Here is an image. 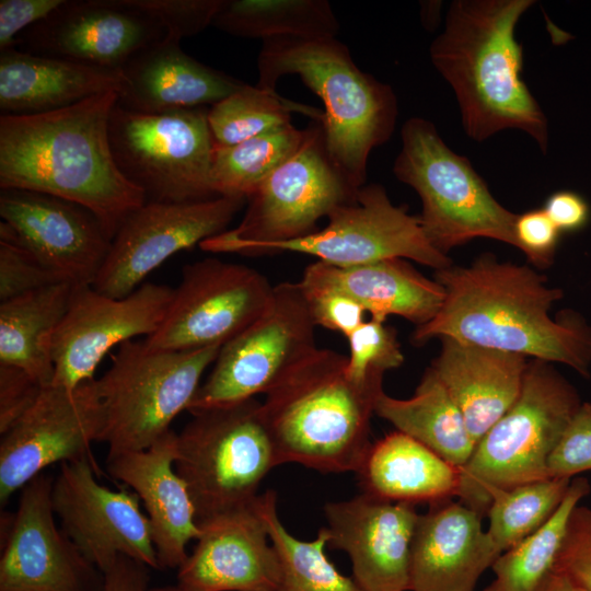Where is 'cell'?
<instances>
[{
    "mask_svg": "<svg viewBox=\"0 0 591 591\" xmlns=\"http://www.w3.org/2000/svg\"><path fill=\"white\" fill-rule=\"evenodd\" d=\"M572 479L545 478L494 496L486 533L499 556L545 524L561 503Z\"/></svg>",
    "mask_w": 591,
    "mask_h": 591,
    "instance_id": "cell-38",
    "label": "cell"
},
{
    "mask_svg": "<svg viewBox=\"0 0 591 591\" xmlns=\"http://www.w3.org/2000/svg\"><path fill=\"white\" fill-rule=\"evenodd\" d=\"M591 471V403L582 402L547 462L549 478L572 479Z\"/></svg>",
    "mask_w": 591,
    "mask_h": 591,
    "instance_id": "cell-42",
    "label": "cell"
},
{
    "mask_svg": "<svg viewBox=\"0 0 591 591\" xmlns=\"http://www.w3.org/2000/svg\"><path fill=\"white\" fill-rule=\"evenodd\" d=\"M177 433L172 429L149 448L108 452L107 472L139 497L150 521L160 569H178L200 528L187 485L174 467Z\"/></svg>",
    "mask_w": 591,
    "mask_h": 591,
    "instance_id": "cell-24",
    "label": "cell"
},
{
    "mask_svg": "<svg viewBox=\"0 0 591 591\" xmlns=\"http://www.w3.org/2000/svg\"><path fill=\"white\" fill-rule=\"evenodd\" d=\"M76 286L55 283L0 302V363L18 367L40 385H50L51 340Z\"/></svg>",
    "mask_w": 591,
    "mask_h": 591,
    "instance_id": "cell-31",
    "label": "cell"
},
{
    "mask_svg": "<svg viewBox=\"0 0 591 591\" xmlns=\"http://www.w3.org/2000/svg\"><path fill=\"white\" fill-rule=\"evenodd\" d=\"M212 26L233 36L336 37L339 22L327 0H222Z\"/></svg>",
    "mask_w": 591,
    "mask_h": 591,
    "instance_id": "cell-33",
    "label": "cell"
},
{
    "mask_svg": "<svg viewBox=\"0 0 591 591\" xmlns=\"http://www.w3.org/2000/svg\"><path fill=\"white\" fill-rule=\"evenodd\" d=\"M383 392V383L361 385L349 379L347 356L316 347L260 402L279 465L356 473L372 444L371 417Z\"/></svg>",
    "mask_w": 591,
    "mask_h": 591,
    "instance_id": "cell-4",
    "label": "cell"
},
{
    "mask_svg": "<svg viewBox=\"0 0 591 591\" xmlns=\"http://www.w3.org/2000/svg\"><path fill=\"white\" fill-rule=\"evenodd\" d=\"M374 414L459 468L475 448L459 407L430 367L410 397L396 398L383 392Z\"/></svg>",
    "mask_w": 591,
    "mask_h": 591,
    "instance_id": "cell-32",
    "label": "cell"
},
{
    "mask_svg": "<svg viewBox=\"0 0 591 591\" xmlns=\"http://www.w3.org/2000/svg\"><path fill=\"white\" fill-rule=\"evenodd\" d=\"M560 232H573L583 228L590 216L589 205L582 196L571 190L552 194L543 207Z\"/></svg>",
    "mask_w": 591,
    "mask_h": 591,
    "instance_id": "cell-48",
    "label": "cell"
},
{
    "mask_svg": "<svg viewBox=\"0 0 591 591\" xmlns=\"http://www.w3.org/2000/svg\"><path fill=\"white\" fill-rule=\"evenodd\" d=\"M356 474L363 494L412 505L456 497L461 479V468L397 430L371 444Z\"/></svg>",
    "mask_w": 591,
    "mask_h": 591,
    "instance_id": "cell-30",
    "label": "cell"
},
{
    "mask_svg": "<svg viewBox=\"0 0 591 591\" xmlns=\"http://www.w3.org/2000/svg\"><path fill=\"white\" fill-rule=\"evenodd\" d=\"M200 535L177 569L187 591H277L280 564L265 524L252 507L198 523Z\"/></svg>",
    "mask_w": 591,
    "mask_h": 591,
    "instance_id": "cell-23",
    "label": "cell"
},
{
    "mask_svg": "<svg viewBox=\"0 0 591 591\" xmlns=\"http://www.w3.org/2000/svg\"><path fill=\"white\" fill-rule=\"evenodd\" d=\"M102 428L95 379L76 389L45 386L35 404L1 436V505L46 467L91 456L90 447L100 441Z\"/></svg>",
    "mask_w": 591,
    "mask_h": 591,
    "instance_id": "cell-18",
    "label": "cell"
},
{
    "mask_svg": "<svg viewBox=\"0 0 591 591\" xmlns=\"http://www.w3.org/2000/svg\"><path fill=\"white\" fill-rule=\"evenodd\" d=\"M429 366L459 407L473 442L514 404L523 384L528 357L441 337Z\"/></svg>",
    "mask_w": 591,
    "mask_h": 591,
    "instance_id": "cell-27",
    "label": "cell"
},
{
    "mask_svg": "<svg viewBox=\"0 0 591 591\" xmlns=\"http://www.w3.org/2000/svg\"><path fill=\"white\" fill-rule=\"evenodd\" d=\"M262 89L276 91L283 76H298L323 102L317 120L331 160L356 189L366 185L371 151L392 137L398 105L392 86L363 72L337 37H277L257 57Z\"/></svg>",
    "mask_w": 591,
    "mask_h": 591,
    "instance_id": "cell-5",
    "label": "cell"
},
{
    "mask_svg": "<svg viewBox=\"0 0 591 591\" xmlns=\"http://www.w3.org/2000/svg\"><path fill=\"white\" fill-rule=\"evenodd\" d=\"M247 200L234 197L188 202H152L131 212L112 240L92 287L123 298L174 254L228 230Z\"/></svg>",
    "mask_w": 591,
    "mask_h": 591,
    "instance_id": "cell-16",
    "label": "cell"
},
{
    "mask_svg": "<svg viewBox=\"0 0 591 591\" xmlns=\"http://www.w3.org/2000/svg\"><path fill=\"white\" fill-rule=\"evenodd\" d=\"M299 112L320 120L322 112L280 96L276 91L244 84L208 108L215 146L228 147L291 124Z\"/></svg>",
    "mask_w": 591,
    "mask_h": 591,
    "instance_id": "cell-37",
    "label": "cell"
},
{
    "mask_svg": "<svg viewBox=\"0 0 591 591\" xmlns=\"http://www.w3.org/2000/svg\"><path fill=\"white\" fill-rule=\"evenodd\" d=\"M315 325L299 282L274 286L263 313L223 344L188 412L230 405L266 394L314 350Z\"/></svg>",
    "mask_w": 591,
    "mask_h": 591,
    "instance_id": "cell-12",
    "label": "cell"
},
{
    "mask_svg": "<svg viewBox=\"0 0 591 591\" xmlns=\"http://www.w3.org/2000/svg\"><path fill=\"white\" fill-rule=\"evenodd\" d=\"M581 404L553 363L529 360L517 401L461 467L460 501L484 515L498 493L549 478L548 457Z\"/></svg>",
    "mask_w": 591,
    "mask_h": 591,
    "instance_id": "cell-6",
    "label": "cell"
},
{
    "mask_svg": "<svg viewBox=\"0 0 591 591\" xmlns=\"http://www.w3.org/2000/svg\"><path fill=\"white\" fill-rule=\"evenodd\" d=\"M152 19L121 0H72L25 30L14 47L30 54L120 70L140 49L165 36Z\"/></svg>",
    "mask_w": 591,
    "mask_h": 591,
    "instance_id": "cell-21",
    "label": "cell"
},
{
    "mask_svg": "<svg viewBox=\"0 0 591 591\" xmlns=\"http://www.w3.org/2000/svg\"><path fill=\"white\" fill-rule=\"evenodd\" d=\"M299 283L339 291L359 303L371 318L385 322L396 315L421 326L440 311L444 290L404 258L382 259L352 267L315 260L305 267Z\"/></svg>",
    "mask_w": 591,
    "mask_h": 591,
    "instance_id": "cell-28",
    "label": "cell"
},
{
    "mask_svg": "<svg viewBox=\"0 0 591 591\" xmlns=\"http://www.w3.org/2000/svg\"><path fill=\"white\" fill-rule=\"evenodd\" d=\"M419 514L410 547L409 591H475L499 557L482 514L461 501L433 503Z\"/></svg>",
    "mask_w": 591,
    "mask_h": 591,
    "instance_id": "cell-25",
    "label": "cell"
},
{
    "mask_svg": "<svg viewBox=\"0 0 591 591\" xmlns=\"http://www.w3.org/2000/svg\"><path fill=\"white\" fill-rule=\"evenodd\" d=\"M346 338L349 344L347 374L358 384L383 383L384 374L404 362L396 331L385 322L364 321Z\"/></svg>",
    "mask_w": 591,
    "mask_h": 591,
    "instance_id": "cell-39",
    "label": "cell"
},
{
    "mask_svg": "<svg viewBox=\"0 0 591 591\" xmlns=\"http://www.w3.org/2000/svg\"><path fill=\"white\" fill-rule=\"evenodd\" d=\"M117 92L38 115H1L0 189L34 190L90 210L114 237L147 202L119 171L108 123Z\"/></svg>",
    "mask_w": 591,
    "mask_h": 591,
    "instance_id": "cell-2",
    "label": "cell"
},
{
    "mask_svg": "<svg viewBox=\"0 0 591 591\" xmlns=\"http://www.w3.org/2000/svg\"><path fill=\"white\" fill-rule=\"evenodd\" d=\"M53 478L45 473L21 489L14 513L1 515L0 591H101L103 573L58 528Z\"/></svg>",
    "mask_w": 591,
    "mask_h": 591,
    "instance_id": "cell-17",
    "label": "cell"
},
{
    "mask_svg": "<svg viewBox=\"0 0 591 591\" xmlns=\"http://www.w3.org/2000/svg\"><path fill=\"white\" fill-rule=\"evenodd\" d=\"M590 490L587 478L572 479L549 520L495 560V578L483 591H543L555 570L570 514Z\"/></svg>",
    "mask_w": 591,
    "mask_h": 591,
    "instance_id": "cell-34",
    "label": "cell"
},
{
    "mask_svg": "<svg viewBox=\"0 0 591 591\" xmlns=\"http://www.w3.org/2000/svg\"><path fill=\"white\" fill-rule=\"evenodd\" d=\"M274 286L256 269L208 257L186 265L165 317L143 341L151 349L222 346L265 310Z\"/></svg>",
    "mask_w": 591,
    "mask_h": 591,
    "instance_id": "cell-13",
    "label": "cell"
},
{
    "mask_svg": "<svg viewBox=\"0 0 591 591\" xmlns=\"http://www.w3.org/2000/svg\"><path fill=\"white\" fill-rule=\"evenodd\" d=\"M40 385L24 370L0 363V434L9 431L35 404Z\"/></svg>",
    "mask_w": 591,
    "mask_h": 591,
    "instance_id": "cell-46",
    "label": "cell"
},
{
    "mask_svg": "<svg viewBox=\"0 0 591 591\" xmlns=\"http://www.w3.org/2000/svg\"><path fill=\"white\" fill-rule=\"evenodd\" d=\"M65 282L16 243L0 240V302Z\"/></svg>",
    "mask_w": 591,
    "mask_h": 591,
    "instance_id": "cell-41",
    "label": "cell"
},
{
    "mask_svg": "<svg viewBox=\"0 0 591 591\" xmlns=\"http://www.w3.org/2000/svg\"><path fill=\"white\" fill-rule=\"evenodd\" d=\"M92 456L60 464L53 480L51 501L62 532L104 573L120 556L160 569L150 521L140 499L96 479Z\"/></svg>",
    "mask_w": 591,
    "mask_h": 591,
    "instance_id": "cell-15",
    "label": "cell"
},
{
    "mask_svg": "<svg viewBox=\"0 0 591 591\" xmlns=\"http://www.w3.org/2000/svg\"><path fill=\"white\" fill-rule=\"evenodd\" d=\"M121 80V70L7 48L0 54V111L15 116L55 112L117 92Z\"/></svg>",
    "mask_w": 591,
    "mask_h": 591,
    "instance_id": "cell-29",
    "label": "cell"
},
{
    "mask_svg": "<svg viewBox=\"0 0 591 591\" xmlns=\"http://www.w3.org/2000/svg\"><path fill=\"white\" fill-rule=\"evenodd\" d=\"M543 591H591V589L573 582L561 573L553 572Z\"/></svg>",
    "mask_w": 591,
    "mask_h": 591,
    "instance_id": "cell-50",
    "label": "cell"
},
{
    "mask_svg": "<svg viewBox=\"0 0 591 591\" xmlns=\"http://www.w3.org/2000/svg\"><path fill=\"white\" fill-rule=\"evenodd\" d=\"M293 252L352 267L389 258L412 259L439 270L453 263L427 240L419 216L394 205L384 186L360 187L352 202L335 208L327 224L297 240L273 244L262 255Z\"/></svg>",
    "mask_w": 591,
    "mask_h": 591,
    "instance_id": "cell-14",
    "label": "cell"
},
{
    "mask_svg": "<svg viewBox=\"0 0 591 591\" xmlns=\"http://www.w3.org/2000/svg\"><path fill=\"white\" fill-rule=\"evenodd\" d=\"M534 0H454L432 40L433 67L454 91L465 134L476 141L519 129L548 147L547 118L521 78L523 49L515 38Z\"/></svg>",
    "mask_w": 591,
    "mask_h": 591,
    "instance_id": "cell-3",
    "label": "cell"
},
{
    "mask_svg": "<svg viewBox=\"0 0 591 591\" xmlns=\"http://www.w3.org/2000/svg\"><path fill=\"white\" fill-rule=\"evenodd\" d=\"M120 70L117 105L146 114L210 107L245 84L196 60L167 36L140 49Z\"/></svg>",
    "mask_w": 591,
    "mask_h": 591,
    "instance_id": "cell-26",
    "label": "cell"
},
{
    "mask_svg": "<svg viewBox=\"0 0 591 591\" xmlns=\"http://www.w3.org/2000/svg\"><path fill=\"white\" fill-rule=\"evenodd\" d=\"M0 216V240L22 246L65 282L93 285L113 239L90 210L51 195L5 188Z\"/></svg>",
    "mask_w": 591,
    "mask_h": 591,
    "instance_id": "cell-20",
    "label": "cell"
},
{
    "mask_svg": "<svg viewBox=\"0 0 591 591\" xmlns=\"http://www.w3.org/2000/svg\"><path fill=\"white\" fill-rule=\"evenodd\" d=\"M300 287L316 326L347 337L366 321L364 309L350 297L327 288Z\"/></svg>",
    "mask_w": 591,
    "mask_h": 591,
    "instance_id": "cell-44",
    "label": "cell"
},
{
    "mask_svg": "<svg viewBox=\"0 0 591 591\" xmlns=\"http://www.w3.org/2000/svg\"><path fill=\"white\" fill-rule=\"evenodd\" d=\"M255 509L279 559L281 577L277 591H364L352 577L343 575L326 556L328 534L324 526L312 541L293 536L278 515L274 490L258 495Z\"/></svg>",
    "mask_w": 591,
    "mask_h": 591,
    "instance_id": "cell-35",
    "label": "cell"
},
{
    "mask_svg": "<svg viewBox=\"0 0 591 591\" xmlns=\"http://www.w3.org/2000/svg\"><path fill=\"white\" fill-rule=\"evenodd\" d=\"M220 348L169 351L151 349L143 340L123 343L111 368L95 379L103 410L100 441L108 452L144 450L171 430Z\"/></svg>",
    "mask_w": 591,
    "mask_h": 591,
    "instance_id": "cell-9",
    "label": "cell"
},
{
    "mask_svg": "<svg viewBox=\"0 0 591 591\" xmlns=\"http://www.w3.org/2000/svg\"><path fill=\"white\" fill-rule=\"evenodd\" d=\"M176 437L174 467L187 485L197 524L252 507L266 475L279 465L260 402L190 413Z\"/></svg>",
    "mask_w": 591,
    "mask_h": 591,
    "instance_id": "cell-7",
    "label": "cell"
},
{
    "mask_svg": "<svg viewBox=\"0 0 591 591\" xmlns=\"http://www.w3.org/2000/svg\"><path fill=\"white\" fill-rule=\"evenodd\" d=\"M174 288L144 282L130 294L112 298L92 286L76 287L69 309L51 340V384L76 389L115 346L150 336L162 324Z\"/></svg>",
    "mask_w": 591,
    "mask_h": 591,
    "instance_id": "cell-19",
    "label": "cell"
},
{
    "mask_svg": "<svg viewBox=\"0 0 591 591\" xmlns=\"http://www.w3.org/2000/svg\"><path fill=\"white\" fill-rule=\"evenodd\" d=\"M121 2L158 23L165 36L182 38L202 32L212 21L222 0H121Z\"/></svg>",
    "mask_w": 591,
    "mask_h": 591,
    "instance_id": "cell-40",
    "label": "cell"
},
{
    "mask_svg": "<svg viewBox=\"0 0 591 591\" xmlns=\"http://www.w3.org/2000/svg\"><path fill=\"white\" fill-rule=\"evenodd\" d=\"M299 150L247 199L241 222L199 244L205 252L262 256L273 244L304 237L337 207L352 202L354 188L331 160L317 120L304 128Z\"/></svg>",
    "mask_w": 591,
    "mask_h": 591,
    "instance_id": "cell-10",
    "label": "cell"
},
{
    "mask_svg": "<svg viewBox=\"0 0 591 591\" xmlns=\"http://www.w3.org/2000/svg\"><path fill=\"white\" fill-rule=\"evenodd\" d=\"M560 233L543 208L517 216L514 223L517 248L538 269L553 264Z\"/></svg>",
    "mask_w": 591,
    "mask_h": 591,
    "instance_id": "cell-45",
    "label": "cell"
},
{
    "mask_svg": "<svg viewBox=\"0 0 591 591\" xmlns=\"http://www.w3.org/2000/svg\"><path fill=\"white\" fill-rule=\"evenodd\" d=\"M328 545L344 551L364 591H409L410 547L419 514L414 505L361 493L324 506Z\"/></svg>",
    "mask_w": 591,
    "mask_h": 591,
    "instance_id": "cell-22",
    "label": "cell"
},
{
    "mask_svg": "<svg viewBox=\"0 0 591 591\" xmlns=\"http://www.w3.org/2000/svg\"><path fill=\"white\" fill-rule=\"evenodd\" d=\"M433 278L442 286L444 300L430 322L415 328V345L451 337L563 363L590 376L591 325L569 309L551 317L564 292L551 287L544 275L485 253L468 266L434 270Z\"/></svg>",
    "mask_w": 591,
    "mask_h": 591,
    "instance_id": "cell-1",
    "label": "cell"
},
{
    "mask_svg": "<svg viewBox=\"0 0 591 591\" xmlns=\"http://www.w3.org/2000/svg\"><path fill=\"white\" fill-rule=\"evenodd\" d=\"M149 591H187V590L176 584V586H167V587H158V588L150 589Z\"/></svg>",
    "mask_w": 591,
    "mask_h": 591,
    "instance_id": "cell-51",
    "label": "cell"
},
{
    "mask_svg": "<svg viewBox=\"0 0 591 591\" xmlns=\"http://www.w3.org/2000/svg\"><path fill=\"white\" fill-rule=\"evenodd\" d=\"M209 107L159 114L113 107L108 137L121 174L147 201L188 202L217 198L211 183L215 141Z\"/></svg>",
    "mask_w": 591,
    "mask_h": 591,
    "instance_id": "cell-11",
    "label": "cell"
},
{
    "mask_svg": "<svg viewBox=\"0 0 591 591\" xmlns=\"http://www.w3.org/2000/svg\"><path fill=\"white\" fill-rule=\"evenodd\" d=\"M65 0H1L0 50L14 47L18 37L28 27L43 21Z\"/></svg>",
    "mask_w": 591,
    "mask_h": 591,
    "instance_id": "cell-47",
    "label": "cell"
},
{
    "mask_svg": "<svg viewBox=\"0 0 591 591\" xmlns=\"http://www.w3.org/2000/svg\"><path fill=\"white\" fill-rule=\"evenodd\" d=\"M305 130L292 124L228 146H215L211 183L218 197L248 199L301 147Z\"/></svg>",
    "mask_w": 591,
    "mask_h": 591,
    "instance_id": "cell-36",
    "label": "cell"
},
{
    "mask_svg": "<svg viewBox=\"0 0 591 591\" xmlns=\"http://www.w3.org/2000/svg\"><path fill=\"white\" fill-rule=\"evenodd\" d=\"M401 139L393 173L420 197V224L434 248L448 255L476 237L517 247L518 213L496 200L468 159L452 151L430 120L407 119Z\"/></svg>",
    "mask_w": 591,
    "mask_h": 591,
    "instance_id": "cell-8",
    "label": "cell"
},
{
    "mask_svg": "<svg viewBox=\"0 0 591 591\" xmlns=\"http://www.w3.org/2000/svg\"><path fill=\"white\" fill-rule=\"evenodd\" d=\"M554 572L591 589V509L578 505L570 514Z\"/></svg>",
    "mask_w": 591,
    "mask_h": 591,
    "instance_id": "cell-43",
    "label": "cell"
},
{
    "mask_svg": "<svg viewBox=\"0 0 591 591\" xmlns=\"http://www.w3.org/2000/svg\"><path fill=\"white\" fill-rule=\"evenodd\" d=\"M101 591H149V567L120 555L104 573Z\"/></svg>",
    "mask_w": 591,
    "mask_h": 591,
    "instance_id": "cell-49",
    "label": "cell"
}]
</instances>
